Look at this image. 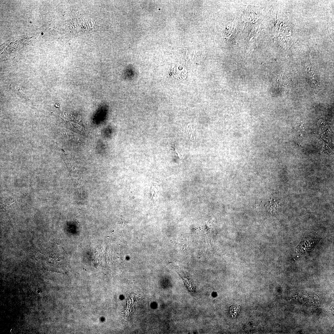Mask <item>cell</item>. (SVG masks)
<instances>
[{"instance_id":"6da1fadb","label":"cell","mask_w":334,"mask_h":334,"mask_svg":"<svg viewBox=\"0 0 334 334\" xmlns=\"http://www.w3.org/2000/svg\"><path fill=\"white\" fill-rule=\"evenodd\" d=\"M320 239L315 233H305L300 243L296 247L294 257H299L308 253L315 246Z\"/></svg>"}]
</instances>
